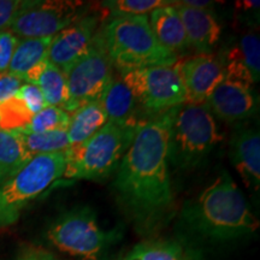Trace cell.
<instances>
[{
	"label": "cell",
	"mask_w": 260,
	"mask_h": 260,
	"mask_svg": "<svg viewBox=\"0 0 260 260\" xmlns=\"http://www.w3.org/2000/svg\"><path fill=\"white\" fill-rule=\"evenodd\" d=\"M178 107L142 122L118 165L115 189L138 223L151 225L174 204L168 160L170 126Z\"/></svg>",
	"instance_id": "cell-1"
},
{
	"label": "cell",
	"mask_w": 260,
	"mask_h": 260,
	"mask_svg": "<svg viewBox=\"0 0 260 260\" xmlns=\"http://www.w3.org/2000/svg\"><path fill=\"white\" fill-rule=\"evenodd\" d=\"M182 217L191 230L217 242L249 236L259 226L245 195L226 171L199 197L186 204Z\"/></svg>",
	"instance_id": "cell-2"
},
{
	"label": "cell",
	"mask_w": 260,
	"mask_h": 260,
	"mask_svg": "<svg viewBox=\"0 0 260 260\" xmlns=\"http://www.w3.org/2000/svg\"><path fill=\"white\" fill-rule=\"evenodd\" d=\"M98 38L113 68L121 74L177 63V54L157 40L147 15L113 17L100 27Z\"/></svg>",
	"instance_id": "cell-3"
},
{
	"label": "cell",
	"mask_w": 260,
	"mask_h": 260,
	"mask_svg": "<svg viewBox=\"0 0 260 260\" xmlns=\"http://www.w3.org/2000/svg\"><path fill=\"white\" fill-rule=\"evenodd\" d=\"M222 140L206 104L184 103L172 119L168 140V160L189 170L206 160Z\"/></svg>",
	"instance_id": "cell-4"
},
{
	"label": "cell",
	"mask_w": 260,
	"mask_h": 260,
	"mask_svg": "<svg viewBox=\"0 0 260 260\" xmlns=\"http://www.w3.org/2000/svg\"><path fill=\"white\" fill-rule=\"evenodd\" d=\"M139 125L107 122L86 142L68 149L63 177L98 180L109 176L118 168Z\"/></svg>",
	"instance_id": "cell-5"
},
{
	"label": "cell",
	"mask_w": 260,
	"mask_h": 260,
	"mask_svg": "<svg viewBox=\"0 0 260 260\" xmlns=\"http://www.w3.org/2000/svg\"><path fill=\"white\" fill-rule=\"evenodd\" d=\"M67 151L37 155L0 186V226L17 222L22 211L64 176Z\"/></svg>",
	"instance_id": "cell-6"
},
{
	"label": "cell",
	"mask_w": 260,
	"mask_h": 260,
	"mask_svg": "<svg viewBox=\"0 0 260 260\" xmlns=\"http://www.w3.org/2000/svg\"><path fill=\"white\" fill-rule=\"evenodd\" d=\"M121 77L138 105L149 115H160L186 103L178 63L126 71Z\"/></svg>",
	"instance_id": "cell-7"
},
{
	"label": "cell",
	"mask_w": 260,
	"mask_h": 260,
	"mask_svg": "<svg viewBox=\"0 0 260 260\" xmlns=\"http://www.w3.org/2000/svg\"><path fill=\"white\" fill-rule=\"evenodd\" d=\"M47 237L60 252L80 260H100L111 240L88 207L71 210L60 216L52 224Z\"/></svg>",
	"instance_id": "cell-8"
},
{
	"label": "cell",
	"mask_w": 260,
	"mask_h": 260,
	"mask_svg": "<svg viewBox=\"0 0 260 260\" xmlns=\"http://www.w3.org/2000/svg\"><path fill=\"white\" fill-rule=\"evenodd\" d=\"M63 73L69 92L65 111L70 113L84 104L100 99L113 77V65L100 44L98 32L89 50Z\"/></svg>",
	"instance_id": "cell-9"
},
{
	"label": "cell",
	"mask_w": 260,
	"mask_h": 260,
	"mask_svg": "<svg viewBox=\"0 0 260 260\" xmlns=\"http://www.w3.org/2000/svg\"><path fill=\"white\" fill-rule=\"evenodd\" d=\"M81 2H22L9 30L22 39L53 38L86 14Z\"/></svg>",
	"instance_id": "cell-10"
},
{
	"label": "cell",
	"mask_w": 260,
	"mask_h": 260,
	"mask_svg": "<svg viewBox=\"0 0 260 260\" xmlns=\"http://www.w3.org/2000/svg\"><path fill=\"white\" fill-rule=\"evenodd\" d=\"M102 22V15L84 14L52 38L47 60L61 71L68 69L89 50Z\"/></svg>",
	"instance_id": "cell-11"
},
{
	"label": "cell",
	"mask_w": 260,
	"mask_h": 260,
	"mask_svg": "<svg viewBox=\"0 0 260 260\" xmlns=\"http://www.w3.org/2000/svg\"><path fill=\"white\" fill-rule=\"evenodd\" d=\"M186 89V102L206 104L211 94L224 79L220 60L213 54H197L180 64Z\"/></svg>",
	"instance_id": "cell-12"
},
{
	"label": "cell",
	"mask_w": 260,
	"mask_h": 260,
	"mask_svg": "<svg viewBox=\"0 0 260 260\" xmlns=\"http://www.w3.org/2000/svg\"><path fill=\"white\" fill-rule=\"evenodd\" d=\"M212 115L228 123H235L254 115L256 100L251 86L223 79L206 103Z\"/></svg>",
	"instance_id": "cell-13"
},
{
	"label": "cell",
	"mask_w": 260,
	"mask_h": 260,
	"mask_svg": "<svg viewBox=\"0 0 260 260\" xmlns=\"http://www.w3.org/2000/svg\"><path fill=\"white\" fill-rule=\"evenodd\" d=\"M176 4L178 15L182 19L188 45L199 54H211L222 35V28L209 9H195L190 6Z\"/></svg>",
	"instance_id": "cell-14"
},
{
	"label": "cell",
	"mask_w": 260,
	"mask_h": 260,
	"mask_svg": "<svg viewBox=\"0 0 260 260\" xmlns=\"http://www.w3.org/2000/svg\"><path fill=\"white\" fill-rule=\"evenodd\" d=\"M230 157L245 183L258 190L260 184V136L255 128L237 129L230 140Z\"/></svg>",
	"instance_id": "cell-15"
},
{
	"label": "cell",
	"mask_w": 260,
	"mask_h": 260,
	"mask_svg": "<svg viewBox=\"0 0 260 260\" xmlns=\"http://www.w3.org/2000/svg\"><path fill=\"white\" fill-rule=\"evenodd\" d=\"M148 21L157 40L165 48L176 53L189 46L182 19L171 2L149 12Z\"/></svg>",
	"instance_id": "cell-16"
},
{
	"label": "cell",
	"mask_w": 260,
	"mask_h": 260,
	"mask_svg": "<svg viewBox=\"0 0 260 260\" xmlns=\"http://www.w3.org/2000/svg\"><path fill=\"white\" fill-rule=\"evenodd\" d=\"M107 121L117 124H141L136 121V103L134 95L123 82L121 76L113 75L111 82L107 84L99 99Z\"/></svg>",
	"instance_id": "cell-17"
},
{
	"label": "cell",
	"mask_w": 260,
	"mask_h": 260,
	"mask_svg": "<svg viewBox=\"0 0 260 260\" xmlns=\"http://www.w3.org/2000/svg\"><path fill=\"white\" fill-rule=\"evenodd\" d=\"M107 122V116L99 100L80 106L70 113V122L67 130L70 147L86 142Z\"/></svg>",
	"instance_id": "cell-18"
},
{
	"label": "cell",
	"mask_w": 260,
	"mask_h": 260,
	"mask_svg": "<svg viewBox=\"0 0 260 260\" xmlns=\"http://www.w3.org/2000/svg\"><path fill=\"white\" fill-rule=\"evenodd\" d=\"M52 38L22 39L18 40L14 56L10 61L8 74L23 81L24 76L35 65L47 59Z\"/></svg>",
	"instance_id": "cell-19"
},
{
	"label": "cell",
	"mask_w": 260,
	"mask_h": 260,
	"mask_svg": "<svg viewBox=\"0 0 260 260\" xmlns=\"http://www.w3.org/2000/svg\"><path fill=\"white\" fill-rule=\"evenodd\" d=\"M31 159L16 133L0 129V186L14 177Z\"/></svg>",
	"instance_id": "cell-20"
},
{
	"label": "cell",
	"mask_w": 260,
	"mask_h": 260,
	"mask_svg": "<svg viewBox=\"0 0 260 260\" xmlns=\"http://www.w3.org/2000/svg\"><path fill=\"white\" fill-rule=\"evenodd\" d=\"M14 133L17 134L30 158L40 154L59 153V152H65L70 148L67 130L40 133V134L23 133L19 130H15Z\"/></svg>",
	"instance_id": "cell-21"
},
{
	"label": "cell",
	"mask_w": 260,
	"mask_h": 260,
	"mask_svg": "<svg viewBox=\"0 0 260 260\" xmlns=\"http://www.w3.org/2000/svg\"><path fill=\"white\" fill-rule=\"evenodd\" d=\"M35 86L40 88L47 106H57L64 110L69 102V92L65 75L59 68L47 60Z\"/></svg>",
	"instance_id": "cell-22"
},
{
	"label": "cell",
	"mask_w": 260,
	"mask_h": 260,
	"mask_svg": "<svg viewBox=\"0 0 260 260\" xmlns=\"http://www.w3.org/2000/svg\"><path fill=\"white\" fill-rule=\"evenodd\" d=\"M69 122V112L57 106H46L40 112L35 113L30 123L23 129H19V132L40 134V133L57 132V130H68Z\"/></svg>",
	"instance_id": "cell-23"
},
{
	"label": "cell",
	"mask_w": 260,
	"mask_h": 260,
	"mask_svg": "<svg viewBox=\"0 0 260 260\" xmlns=\"http://www.w3.org/2000/svg\"><path fill=\"white\" fill-rule=\"evenodd\" d=\"M121 260H183V252L177 243L148 241L136 246Z\"/></svg>",
	"instance_id": "cell-24"
},
{
	"label": "cell",
	"mask_w": 260,
	"mask_h": 260,
	"mask_svg": "<svg viewBox=\"0 0 260 260\" xmlns=\"http://www.w3.org/2000/svg\"><path fill=\"white\" fill-rule=\"evenodd\" d=\"M32 113L17 95L0 104V129L6 132L23 129L30 123Z\"/></svg>",
	"instance_id": "cell-25"
},
{
	"label": "cell",
	"mask_w": 260,
	"mask_h": 260,
	"mask_svg": "<svg viewBox=\"0 0 260 260\" xmlns=\"http://www.w3.org/2000/svg\"><path fill=\"white\" fill-rule=\"evenodd\" d=\"M167 3L162 0H112L102 3V8L106 9L107 14L113 18L124 16H146Z\"/></svg>",
	"instance_id": "cell-26"
},
{
	"label": "cell",
	"mask_w": 260,
	"mask_h": 260,
	"mask_svg": "<svg viewBox=\"0 0 260 260\" xmlns=\"http://www.w3.org/2000/svg\"><path fill=\"white\" fill-rule=\"evenodd\" d=\"M239 50L243 64L251 74L253 82H259L260 79V41L259 35L248 32L240 39Z\"/></svg>",
	"instance_id": "cell-27"
},
{
	"label": "cell",
	"mask_w": 260,
	"mask_h": 260,
	"mask_svg": "<svg viewBox=\"0 0 260 260\" xmlns=\"http://www.w3.org/2000/svg\"><path fill=\"white\" fill-rule=\"evenodd\" d=\"M22 102H24L25 105L29 109L32 115L40 112L42 109L46 107V102H45L44 95H42L40 88L35 84L30 83H23L21 88L18 89L17 94H16Z\"/></svg>",
	"instance_id": "cell-28"
},
{
	"label": "cell",
	"mask_w": 260,
	"mask_h": 260,
	"mask_svg": "<svg viewBox=\"0 0 260 260\" xmlns=\"http://www.w3.org/2000/svg\"><path fill=\"white\" fill-rule=\"evenodd\" d=\"M18 44V38L12 31H0V75L8 74L11 58Z\"/></svg>",
	"instance_id": "cell-29"
},
{
	"label": "cell",
	"mask_w": 260,
	"mask_h": 260,
	"mask_svg": "<svg viewBox=\"0 0 260 260\" xmlns=\"http://www.w3.org/2000/svg\"><path fill=\"white\" fill-rule=\"evenodd\" d=\"M21 5L18 0H0V31L9 30Z\"/></svg>",
	"instance_id": "cell-30"
},
{
	"label": "cell",
	"mask_w": 260,
	"mask_h": 260,
	"mask_svg": "<svg viewBox=\"0 0 260 260\" xmlns=\"http://www.w3.org/2000/svg\"><path fill=\"white\" fill-rule=\"evenodd\" d=\"M22 84H23V81L19 80L18 77L12 76L10 74L3 75L0 77V104L15 96Z\"/></svg>",
	"instance_id": "cell-31"
},
{
	"label": "cell",
	"mask_w": 260,
	"mask_h": 260,
	"mask_svg": "<svg viewBox=\"0 0 260 260\" xmlns=\"http://www.w3.org/2000/svg\"><path fill=\"white\" fill-rule=\"evenodd\" d=\"M16 260H59L57 259L50 252L45 249L37 248V247H29L22 251L21 254L17 256Z\"/></svg>",
	"instance_id": "cell-32"
}]
</instances>
